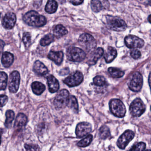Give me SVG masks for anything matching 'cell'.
Here are the masks:
<instances>
[{
	"label": "cell",
	"mask_w": 151,
	"mask_h": 151,
	"mask_svg": "<svg viewBox=\"0 0 151 151\" xmlns=\"http://www.w3.org/2000/svg\"><path fill=\"white\" fill-rule=\"evenodd\" d=\"M134 136L135 134L132 131L130 130L125 131L117 140L116 145L120 149H124L129 142L133 139Z\"/></svg>",
	"instance_id": "obj_11"
},
{
	"label": "cell",
	"mask_w": 151,
	"mask_h": 151,
	"mask_svg": "<svg viewBox=\"0 0 151 151\" xmlns=\"http://www.w3.org/2000/svg\"><path fill=\"white\" fill-rule=\"evenodd\" d=\"M93 136L91 134L88 135L87 137L79 141L77 143L78 146L79 147H86L89 145L92 141Z\"/></svg>",
	"instance_id": "obj_30"
},
{
	"label": "cell",
	"mask_w": 151,
	"mask_h": 151,
	"mask_svg": "<svg viewBox=\"0 0 151 151\" xmlns=\"http://www.w3.org/2000/svg\"><path fill=\"white\" fill-rule=\"evenodd\" d=\"M33 70L37 75L44 76L48 73V70L44 63L39 60H37L34 63L33 66Z\"/></svg>",
	"instance_id": "obj_17"
},
{
	"label": "cell",
	"mask_w": 151,
	"mask_h": 151,
	"mask_svg": "<svg viewBox=\"0 0 151 151\" xmlns=\"http://www.w3.org/2000/svg\"><path fill=\"white\" fill-rule=\"evenodd\" d=\"M23 19L26 24L36 28L43 27L47 23V20L45 17L33 10L26 13Z\"/></svg>",
	"instance_id": "obj_1"
},
{
	"label": "cell",
	"mask_w": 151,
	"mask_h": 151,
	"mask_svg": "<svg viewBox=\"0 0 151 151\" xmlns=\"http://www.w3.org/2000/svg\"><path fill=\"white\" fill-rule=\"evenodd\" d=\"M143 83V77L139 72H135L132 75L128 83V86L132 91L139 92L141 90Z\"/></svg>",
	"instance_id": "obj_7"
},
{
	"label": "cell",
	"mask_w": 151,
	"mask_h": 151,
	"mask_svg": "<svg viewBox=\"0 0 151 151\" xmlns=\"http://www.w3.org/2000/svg\"><path fill=\"white\" fill-rule=\"evenodd\" d=\"M148 83H149V86H150L151 91V73L149 75V78H148Z\"/></svg>",
	"instance_id": "obj_41"
},
{
	"label": "cell",
	"mask_w": 151,
	"mask_h": 151,
	"mask_svg": "<svg viewBox=\"0 0 151 151\" xmlns=\"http://www.w3.org/2000/svg\"><path fill=\"white\" fill-rule=\"evenodd\" d=\"M69 2L75 6H78L83 2V1H70Z\"/></svg>",
	"instance_id": "obj_39"
},
{
	"label": "cell",
	"mask_w": 151,
	"mask_h": 151,
	"mask_svg": "<svg viewBox=\"0 0 151 151\" xmlns=\"http://www.w3.org/2000/svg\"><path fill=\"white\" fill-rule=\"evenodd\" d=\"M109 109L115 116L122 118L125 116L126 109L122 102L118 99H113L109 102Z\"/></svg>",
	"instance_id": "obj_2"
},
{
	"label": "cell",
	"mask_w": 151,
	"mask_h": 151,
	"mask_svg": "<svg viewBox=\"0 0 151 151\" xmlns=\"http://www.w3.org/2000/svg\"><path fill=\"white\" fill-rule=\"evenodd\" d=\"M110 132L109 128L106 125L101 126L99 131V136L101 139H105L110 136Z\"/></svg>",
	"instance_id": "obj_28"
},
{
	"label": "cell",
	"mask_w": 151,
	"mask_h": 151,
	"mask_svg": "<svg viewBox=\"0 0 151 151\" xmlns=\"http://www.w3.org/2000/svg\"><path fill=\"white\" fill-rule=\"evenodd\" d=\"M151 151V150H146V151Z\"/></svg>",
	"instance_id": "obj_43"
},
{
	"label": "cell",
	"mask_w": 151,
	"mask_h": 151,
	"mask_svg": "<svg viewBox=\"0 0 151 151\" xmlns=\"http://www.w3.org/2000/svg\"><path fill=\"white\" fill-rule=\"evenodd\" d=\"M47 83L49 91L52 93L56 92L60 88L59 81L52 75L47 77Z\"/></svg>",
	"instance_id": "obj_16"
},
{
	"label": "cell",
	"mask_w": 151,
	"mask_h": 151,
	"mask_svg": "<svg viewBox=\"0 0 151 151\" xmlns=\"http://www.w3.org/2000/svg\"><path fill=\"white\" fill-rule=\"evenodd\" d=\"M126 46L129 48H141L144 46L145 42L141 39L133 35H129L124 39Z\"/></svg>",
	"instance_id": "obj_12"
},
{
	"label": "cell",
	"mask_w": 151,
	"mask_h": 151,
	"mask_svg": "<svg viewBox=\"0 0 151 151\" xmlns=\"http://www.w3.org/2000/svg\"><path fill=\"white\" fill-rule=\"evenodd\" d=\"M17 17L15 14L9 12L5 15L2 20V25L5 29H13L16 22Z\"/></svg>",
	"instance_id": "obj_14"
},
{
	"label": "cell",
	"mask_w": 151,
	"mask_h": 151,
	"mask_svg": "<svg viewBox=\"0 0 151 151\" xmlns=\"http://www.w3.org/2000/svg\"><path fill=\"white\" fill-rule=\"evenodd\" d=\"M68 106L72 109L75 113H77L78 111V105L77 100L74 96H70L69 98Z\"/></svg>",
	"instance_id": "obj_25"
},
{
	"label": "cell",
	"mask_w": 151,
	"mask_h": 151,
	"mask_svg": "<svg viewBox=\"0 0 151 151\" xmlns=\"http://www.w3.org/2000/svg\"><path fill=\"white\" fill-rule=\"evenodd\" d=\"M146 148V144L143 142L135 144L128 151H144Z\"/></svg>",
	"instance_id": "obj_34"
},
{
	"label": "cell",
	"mask_w": 151,
	"mask_h": 151,
	"mask_svg": "<svg viewBox=\"0 0 151 151\" xmlns=\"http://www.w3.org/2000/svg\"><path fill=\"white\" fill-rule=\"evenodd\" d=\"M130 55L133 59L135 60H137L141 56V53L139 50L134 49L131 51Z\"/></svg>",
	"instance_id": "obj_37"
},
{
	"label": "cell",
	"mask_w": 151,
	"mask_h": 151,
	"mask_svg": "<svg viewBox=\"0 0 151 151\" xmlns=\"http://www.w3.org/2000/svg\"><path fill=\"white\" fill-rule=\"evenodd\" d=\"M92 126L91 124L87 122H81L78 124L76 128V133L78 138H82L91 132Z\"/></svg>",
	"instance_id": "obj_13"
},
{
	"label": "cell",
	"mask_w": 151,
	"mask_h": 151,
	"mask_svg": "<svg viewBox=\"0 0 151 151\" xmlns=\"http://www.w3.org/2000/svg\"><path fill=\"white\" fill-rule=\"evenodd\" d=\"M47 57L51 60L58 65H60L63 61L64 55L61 51L55 52L51 51L47 55Z\"/></svg>",
	"instance_id": "obj_18"
},
{
	"label": "cell",
	"mask_w": 151,
	"mask_h": 151,
	"mask_svg": "<svg viewBox=\"0 0 151 151\" xmlns=\"http://www.w3.org/2000/svg\"><path fill=\"white\" fill-rule=\"evenodd\" d=\"M23 42L26 47H28L31 44V36L29 32H24L22 38Z\"/></svg>",
	"instance_id": "obj_35"
},
{
	"label": "cell",
	"mask_w": 151,
	"mask_h": 151,
	"mask_svg": "<svg viewBox=\"0 0 151 151\" xmlns=\"http://www.w3.org/2000/svg\"><path fill=\"white\" fill-rule=\"evenodd\" d=\"M146 110V106L140 99H135L131 104L129 111L133 116L138 117L144 114Z\"/></svg>",
	"instance_id": "obj_8"
},
{
	"label": "cell",
	"mask_w": 151,
	"mask_h": 151,
	"mask_svg": "<svg viewBox=\"0 0 151 151\" xmlns=\"http://www.w3.org/2000/svg\"><path fill=\"white\" fill-rule=\"evenodd\" d=\"M69 92L63 89L58 92L54 100V105L57 109H61L67 106L69 101Z\"/></svg>",
	"instance_id": "obj_4"
},
{
	"label": "cell",
	"mask_w": 151,
	"mask_h": 151,
	"mask_svg": "<svg viewBox=\"0 0 151 151\" xmlns=\"http://www.w3.org/2000/svg\"><path fill=\"white\" fill-rule=\"evenodd\" d=\"M32 91L36 95H40L42 94L45 90V85L39 82H34L32 84Z\"/></svg>",
	"instance_id": "obj_23"
},
{
	"label": "cell",
	"mask_w": 151,
	"mask_h": 151,
	"mask_svg": "<svg viewBox=\"0 0 151 151\" xmlns=\"http://www.w3.org/2000/svg\"><path fill=\"white\" fill-rule=\"evenodd\" d=\"M6 120L5 124L7 128H10L14 118L15 114L13 110H8L6 112Z\"/></svg>",
	"instance_id": "obj_27"
},
{
	"label": "cell",
	"mask_w": 151,
	"mask_h": 151,
	"mask_svg": "<svg viewBox=\"0 0 151 151\" xmlns=\"http://www.w3.org/2000/svg\"><path fill=\"white\" fill-rule=\"evenodd\" d=\"M68 33V31L67 29L61 24L56 25L54 29V36L58 39L60 38Z\"/></svg>",
	"instance_id": "obj_22"
},
{
	"label": "cell",
	"mask_w": 151,
	"mask_h": 151,
	"mask_svg": "<svg viewBox=\"0 0 151 151\" xmlns=\"http://www.w3.org/2000/svg\"><path fill=\"white\" fill-rule=\"evenodd\" d=\"M117 56V52L114 47H108L104 55V59L107 63H110L113 61Z\"/></svg>",
	"instance_id": "obj_21"
},
{
	"label": "cell",
	"mask_w": 151,
	"mask_h": 151,
	"mask_svg": "<svg viewBox=\"0 0 151 151\" xmlns=\"http://www.w3.org/2000/svg\"><path fill=\"white\" fill-rule=\"evenodd\" d=\"M8 101V98L5 95H1V106L3 107L5 106Z\"/></svg>",
	"instance_id": "obj_38"
},
{
	"label": "cell",
	"mask_w": 151,
	"mask_h": 151,
	"mask_svg": "<svg viewBox=\"0 0 151 151\" xmlns=\"http://www.w3.org/2000/svg\"><path fill=\"white\" fill-rule=\"evenodd\" d=\"M93 83L97 86H102L106 83V78L102 76H97L93 79Z\"/></svg>",
	"instance_id": "obj_33"
},
{
	"label": "cell",
	"mask_w": 151,
	"mask_h": 151,
	"mask_svg": "<svg viewBox=\"0 0 151 151\" xmlns=\"http://www.w3.org/2000/svg\"><path fill=\"white\" fill-rule=\"evenodd\" d=\"M67 59L75 62H80L86 57V54L83 50L79 47H70L67 51Z\"/></svg>",
	"instance_id": "obj_3"
},
{
	"label": "cell",
	"mask_w": 151,
	"mask_h": 151,
	"mask_svg": "<svg viewBox=\"0 0 151 151\" xmlns=\"http://www.w3.org/2000/svg\"><path fill=\"white\" fill-rule=\"evenodd\" d=\"M0 79H1V83H0V88L1 90H6L7 85L8 76L5 72H1L0 75Z\"/></svg>",
	"instance_id": "obj_32"
},
{
	"label": "cell",
	"mask_w": 151,
	"mask_h": 151,
	"mask_svg": "<svg viewBox=\"0 0 151 151\" xmlns=\"http://www.w3.org/2000/svg\"><path fill=\"white\" fill-rule=\"evenodd\" d=\"M54 40V36L51 34H48L43 37L40 41V44L43 47L46 46L51 44Z\"/></svg>",
	"instance_id": "obj_29"
},
{
	"label": "cell",
	"mask_w": 151,
	"mask_h": 151,
	"mask_svg": "<svg viewBox=\"0 0 151 151\" xmlns=\"http://www.w3.org/2000/svg\"><path fill=\"white\" fill-rule=\"evenodd\" d=\"M78 42L88 52L93 50L97 45L96 40L94 38L88 33H83L78 39Z\"/></svg>",
	"instance_id": "obj_6"
},
{
	"label": "cell",
	"mask_w": 151,
	"mask_h": 151,
	"mask_svg": "<svg viewBox=\"0 0 151 151\" xmlns=\"http://www.w3.org/2000/svg\"><path fill=\"white\" fill-rule=\"evenodd\" d=\"M91 7L93 12L98 13L102 10L103 6L101 2L99 1L93 0L91 1Z\"/></svg>",
	"instance_id": "obj_31"
},
{
	"label": "cell",
	"mask_w": 151,
	"mask_h": 151,
	"mask_svg": "<svg viewBox=\"0 0 151 151\" xmlns=\"http://www.w3.org/2000/svg\"><path fill=\"white\" fill-rule=\"evenodd\" d=\"M20 73L17 71H13L9 76V89L12 93L17 92L19 88L20 83Z\"/></svg>",
	"instance_id": "obj_10"
},
{
	"label": "cell",
	"mask_w": 151,
	"mask_h": 151,
	"mask_svg": "<svg viewBox=\"0 0 151 151\" xmlns=\"http://www.w3.org/2000/svg\"><path fill=\"white\" fill-rule=\"evenodd\" d=\"M1 51H2V50H3V47H4L5 44V42L3 41V40H1Z\"/></svg>",
	"instance_id": "obj_40"
},
{
	"label": "cell",
	"mask_w": 151,
	"mask_h": 151,
	"mask_svg": "<svg viewBox=\"0 0 151 151\" xmlns=\"http://www.w3.org/2000/svg\"><path fill=\"white\" fill-rule=\"evenodd\" d=\"M28 122L27 116L22 113H20L17 115L15 122L14 126L16 129H20L26 125Z\"/></svg>",
	"instance_id": "obj_20"
},
{
	"label": "cell",
	"mask_w": 151,
	"mask_h": 151,
	"mask_svg": "<svg viewBox=\"0 0 151 151\" xmlns=\"http://www.w3.org/2000/svg\"><path fill=\"white\" fill-rule=\"evenodd\" d=\"M107 24L110 29L116 32L125 30L127 26L126 23L120 18L108 16L107 18Z\"/></svg>",
	"instance_id": "obj_5"
},
{
	"label": "cell",
	"mask_w": 151,
	"mask_h": 151,
	"mask_svg": "<svg viewBox=\"0 0 151 151\" xmlns=\"http://www.w3.org/2000/svg\"><path fill=\"white\" fill-rule=\"evenodd\" d=\"M14 61V55L9 52L3 53L1 57V63L5 68H9L13 64Z\"/></svg>",
	"instance_id": "obj_19"
},
{
	"label": "cell",
	"mask_w": 151,
	"mask_h": 151,
	"mask_svg": "<svg viewBox=\"0 0 151 151\" xmlns=\"http://www.w3.org/2000/svg\"><path fill=\"white\" fill-rule=\"evenodd\" d=\"M108 71L111 76L115 78H120L122 77L123 76L124 74V72L121 70L112 67L108 69Z\"/></svg>",
	"instance_id": "obj_26"
},
{
	"label": "cell",
	"mask_w": 151,
	"mask_h": 151,
	"mask_svg": "<svg viewBox=\"0 0 151 151\" xmlns=\"http://www.w3.org/2000/svg\"><path fill=\"white\" fill-rule=\"evenodd\" d=\"M58 9V3L55 1L50 0L47 1L45 6L46 12L49 14H54Z\"/></svg>",
	"instance_id": "obj_24"
},
{
	"label": "cell",
	"mask_w": 151,
	"mask_h": 151,
	"mask_svg": "<svg viewBox=\"0 0 151 151\" xmlns=\"http://www.w3.org/2000/svg\"><path fill=\"white\" fill-rule=\"evenodd\" d=\"M103 54L104 50L101 47H99L93 51L92 53L88 59L87 63L91 66L96 64L98 60L103 55Z\"/></svg>",
	"instance_id": "obj_15"
},
{
	"label": "cell",
	"mask_w": 151,
	"mask_h": 151,
	"mask_svg": "<svg viewBox=\"0 0 151 151\" xmlns=\"http://www.w3.org/2000/svg\"><path fill=\"white\" fill-rule=\"evenodd\" d=\"M24 147L26 151H40L39 146L37 144H25Z\"/></svg>",
	"instance_id": "obj_36"
},
{
	"label": "cell",
	"mask_w": 151,
	"mask_h": 151,
	"mask_svg": "<svg viewBox=\"0 0 151 151\" xmlns=\"http://www.w3.org/2000/svg\"></svg>",
	"instance_id": "obj_44"
},
{
	"label": "cell",
	"mask_w": 151,
	"mask_h": 151,
	"mask_svg": "<svg viewBox=\"0 0 151 151\" xmlns=\"http://www.w3.org/2000/svg\"><path fill=\"white\" fill-rule=\"evenodd\" d=\"M148 20L149 22L151 23V15H150L148 17Z\"/></svg>",
	"instance_id": "obj_42"
},
{
	"label": "cell",
	"mask_w": 151,
	"mask_h": 151,
	"mask_svg": "<svg viewBox=\"0 0 151 151\" xmlns=\"http://www.w3.org/2000/svg\"><path fill=\"white\" fill-rule=\"evenodd\" d=\"M83 80V76L82 72L76 71L66 78L63 83L70 87L77 86L82 83Z\"/></svg>",
	"instance_id": "obj_9"
}]
</instances>
